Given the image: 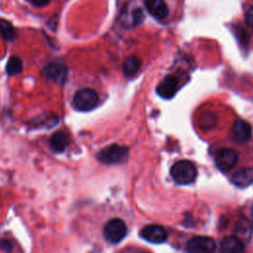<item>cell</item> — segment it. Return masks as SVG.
Wrapping results in <instances>:
<instances>
[{
  "label": "cell",
  "instance_id": "4fadbf2b",
  "mask_svg": "<svg viewBox=\"0 0 253 253\" xmlns=\"http://www.w3.org/2000/svg\"><path fill=\"white\" fill-rule=\"evenodd\" d=\"M231 182L239 188L250 186L253 183V168H243L235 172L231 177Z\"/></svg>",
  "mask_w": 253,
  "mask_h": 253
},
{
  "label": "cell",
  "instance_id": "ffe728a7",
  "mask_svg": "<svg viewBox=\"0 0 253 253\" xmlns=\"http://www.w3.org/2000/svg\"><path fill=\"white\" fill-rule=\"evenodd\" d=\"M245 19H246V23L251 26L253 28V7H251L247 13H246V16H245Z\"/></svg>",
  "mask_w": 253,
  "mask_h": 253
},
{
  "label": "cell",
  "instance_id": "3957f363",
  "mask_svg": "<svg viewBox=\"0 0 253 253\" xmlns=\"http://www.w3.org/2000/svg\"><path fill=\"white\" fill-rule=\"evenodd\" d=\"M99 96L97 92L91 88L78 90L73 96V106L80 112H88L97 107Z\"/></svg>",
  "mask_w": 253,
  "mask_h": 253
},
{
  "label": "cell",
  "instance_id": "5b68a950",
  "mask_svg": "<svg viewBox=\"0 0 253 253\" xmlns=\"http://www.w3.org/2000/svg\"><path fill=\"white\" fill-rule=\"evenodd\" d=\"M238 154L235 149L229 147H223L216 151L214 161L216 167L221 172H227L231 170L237 163Z\"/></svg>",
  "mask_w": 253,
  "mask_h": 253
},
{
  "label": "cell",
  "instance_id": "d6986e66",
  "mask_svg": "<svg viewBox=\"0 0 253 253\" xmlns=\"http://www.w3.org/2000/svg\"><path fill=\"white\" fill-rule=\"evenodd\" d=\"M14 242L9 239H0V250H3L7 253H10L14 249Z\"/></svg>",
  "mask_w": 253,
  "mask_h": 253
},
{
  "label": "cell",
  "instance_id": "ba28073f",
  "mask_svg": "<svg viewBox=\"0 0 253 253\" xmlns=\"http://www.w3.org/2000/svg\"><path fill=\"white\" fill-rule=\"evenodd\" d=\"M140 236L148 242L159 244L167 239V232L160 225L149 224L141 229Z\"/></svg>",
  "mask_w": 253,
  "mask_h": 253
},
{
  "label": "cell",
  "instance_id": "44dd1931",
  "mask_svg": "<svg viewBox=\"0 0 253 253\" xmlns=\"http://www.w3.org/2000/svg\"><path fill=\"white\" fill-rule=\"evenodd\" d=\"M37 7H43L49 3L50 0H30Z\"/></svg>",
  "mask_w": 253,
  "mask_h": 253
},
{
  "label": "cell",
  "instance_id": "7c38bea8",
  "mask_svg": "<svg viewBox=\"0 0 253 253\" xmlns=\"http://www.w3.org/2000/svg\"><path fill=\"white\" fill-rule=\"evenodd\" d=\"M219 253H246L242 241L236 236H226L220 242Z\"/></svg>",
  "mask_w": 253,
  "mask_h": 253
},
{
  "label": "cell",
  "instance_id": "9c48e42d",
  "mask_svg": "<svg viewBox=\"0 0 253 253\" xmlns=\"http://www.w3.org/2000/svg\"><path fill=\"white\" fill-rule=\"evenodd\" d=\"M178 88H179L178 79L173 75H167L157 86L156 92L160 97L164 99H170L176 94Z\"/></svg>",
  "mask_w": 253,
  "mask_h": 253
},
{
  "label": "cell",
  "instance_id": "277c9868",
  "mask_svg": "<svg viewBox=\"0 0 253 253\" xmlns=\"http://www.w3.org/2000/svg\"><path fill=\"white\" fill-rule=\"evenodd\" d=\"M103 234L107 241L119 243L126 234V223L120 218H113L105 224Z\"/></svg>",
  "mask_w": 253,
  "mask_h": 253
},
{
  "label": "cell",
  "instance_id": "9a60e30c",
  "mask_svg": "<svg viewBox=\"0 0 253 253\" xmlns=\"http://www.w3.org/2000/svg\"><path fill=\"white\" fill-rule=\"evenodd\" d=\"M141 65L140 58L136 55H130L126 57L123 63V71L126 77L134 76L139 70Z\"/></svg>",
  "mask_w": 253,
  "mask_h": 253
},
{
  "label": "cell",
  "instance_id": "2e32d148",
  "mask_svg": "<svg viewBox=\"0 0 253 253\" xmlns=\"http://www.w3.org/2000/svg\"><path fill=\"white\" fill-rule=\"evenodd\" d=\"M0 35L5 41H13L16 36V30L14 26L7 20L0 19Z\"/></svg>",
  "mask_w": 253,
  "mask_h": 253
},
{
  "label": "cell",
  "instance_id": "8992f818",
  "mask_svg": "<svg viewBox=\"0 0 253 253\" xmlns=\"http://www.w3.org/2000/svg\"><path fill=\"white\" fill-rule=\"evenodd\" d=\"M215 247V241L209 236H194L186 244L188 253H214Z\"/></svg>",
  "mask_w": 253,
  "mask_h": 253
},
{
  "label": "cell",
  "instance_id": "6da1fadb",
  "mask_svg": "<svg viewBox=\"0 0 253 253\" xmlns=\"http://www.w3.org/2000/svg\"><path fill=\"white\" fill-rule=\"evenodd\" d=\"M170 174L177 184L189 185L197 177V168L192 161L180 160L171 167Z\"/></svg>",
  "mask_w": 253,
  "mask_h": 253
},
{
  "label": "cell",
  "instance_id": "7a4b0ae2",
  "mask_svg": "<svg viewBox=\"0 0 253 253\" xmlns=\"http://www.w3.org/2000/svg\"><path fill=\"white\" fill-rule=\"evenodd\" d=\"M128 157V148L120 144H111L100 150L97 154L99 161L105 164H120Z\"/></svg>",
  "mask_w": 253,
  "mask_h": 253
},
{
  "label": "cell",
  "instance_id": "30bf717a",
  "mask_svg": "<svg viewBox=\"0 0 253 253\" xmlns=\"http://www.w3.org/2000/svg\"><path fill=\"white\" fill-rule=\"evenodd\" d=\"M251 133V126L246 121L242 119H237L235 121L231 131V136L233 140H235L236 142H245L250 139Z\"/></svg>",
  "mask_w": 253,
  "mask_h": 253
},
{
  "label": "cell",
  "instance_id": "5bb4252c",
  "mask_svg": "<svg viewBox=\"0 0 253 253\" xmlns=\"http://www.w3.org/2000/svg\"><path fill=\"white\" fill-rule=\"evenodd\" d=\"M69 142V137L65 131H55L49 138V145L55 152H62Z\"/></svg>",
  "mask_w": 253,
  "mask_h": 253
},
{
  "label": "cell",
  "instance_id": "ac0fdd59",
  "mask_svg": "<svg viewBox=\"0 0 253 253\" xmlns=\"http://www.w3.org/2000/svg\"><path fill=\"white\" fill-rule=\"evenodd\" d=\"M143 13L140 8H136L131 12V23L133 25H139L143 21Z\"/></svg>",
  "mask_w": 253,
  "mask_h": 253
},
{
  "label": "cell",
  "instance_id": "8fae6325",
  "mask_svg": "<svg viewBox=\"0 0 253 253\" xmlns=\"http://www.w3.org/2000/svg\"><path fill=\"white\" fill-rule=\"evenodd\" d=\"M144 4L148 13L159 21L165 20L169 15V10L164 0H145Z\"/></svg>",
  "mask_w": 253,
  "mask_h": 253
},
{
  "label": "cell",
  "instance_id": "e0dca14e",
  "mask_svg": "<svg viewBox=\"0 0 253 253\" xmlns=\"http://www.w3.org/2000/svg\"><path fill=\"white\" fill-rule=\"evenodd\" d=\"M23 70V63L20 57L14 55L11 56L6 64V72L8 75L14 76L21 73Z\"/></svg>",
  "mask_w": 253,
  "mask_h": 253
},
{
  "label": "cell",
  "instance_id": "52a82bcc",
  "mask_svg": "<svg viewBox=\"0 0 253 253\" xmlns=\"http://www.w3.org/2000/svg\"><path fill=\"white\" fill-rule=\"evenodd\" d=\"M42 75L56 83H63L67 78V68L59 62H50L42 69Z\"/></svg>",
  "mask_w": 253,
  "mask_h": 253
}]
</instances>
